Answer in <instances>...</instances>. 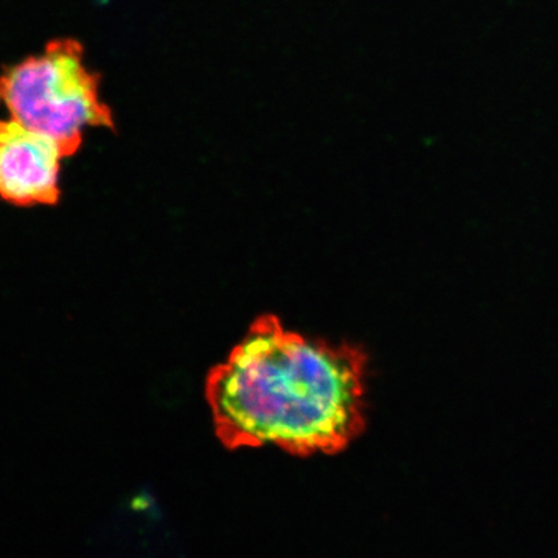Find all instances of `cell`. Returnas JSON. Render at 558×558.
Wrapping results in <instances>:
<instances>
[{
  "label": "cell",
  "mask_w": 558,
  "mask_h": 558,
  "mask_svg": "<svg viewBox=\"0 0 558 558\" xmlns=\"http://www.w3.org/2000/svg\"><path fill=\"white\" fill-rule=\"evenodd\" d=\"M58 143L12 120L0 121V197L15 206H51L60 199Z\"/></svg>",
  "instance_id": "3"
},
{
  "label": "cell",
  "mask_w": 558,
  "mask_h": 558,
  "mask_svg": "<svg viewBox=\"0 0 558 558\" xmlns=\"http://www.w3.org/2000/svg\"><path fill=\"white\" fill-rule=\"evenodd\" d=\"M74 39L52 40L0 76V104L12 120L54 140L65 157L80 150L89 128L114 130L113 113L100 100L99 76L83 61Z\"/></svg>",
  "instance_id": "2"
},
{
  "label": "cell",
  "mask_w": 558,
  "mask_h": 558,
  "mask_svg": "<svg viewBox=\"0 0 558 558\" xmlns=\"http://www.w3.org/2000/svg\"><path fill=\"white\" fill-rule=\"evenodd\" d=\"M206 397L216 436L230 450L333 456L366 425V354L265 314L208 374Z\"/></svg>",
  "instance_id": "1"
}]
</instances>
